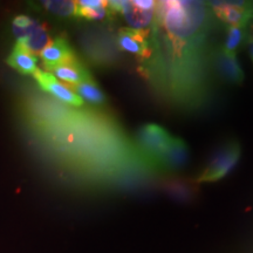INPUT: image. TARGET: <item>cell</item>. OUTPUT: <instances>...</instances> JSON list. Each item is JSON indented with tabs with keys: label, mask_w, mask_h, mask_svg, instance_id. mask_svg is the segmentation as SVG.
I'll return each instance as SVG.
<instances>
[{
	"label": "cell",
	"mask_w": 253,
	"mask_h": 253,
	"mask_svg": "<svg viewBox=\"0 0 253 253\" xmlns=\"http://www.w3.org/2000/svg\"><path fill=\"white\" fill-rule=\"evenodd\" d=\"M244 43H246V26L227 27L225 41H224V45L221 48L225 50V52L237 54L238 49L244 45Z\"/></svg>",
	"instance_id": "cell-15"
},
{
	"label": "cell",
	"mask_w": 253,
	"mask_h": 253,
	"mask_svg": "<svg viewBox=\"0 0 253 253\" xmlns=\"http://www.w3.org/2000/svg\"><path fill=\"white\" fill-rule=\"evenodd\" d=\"M78 5L84 8L106 7L107 1H104V0H80V1H78Z\"/></svg>",
	"instance_id": "cell-18"
},
{
	"label": "cell",
	"mask_w": 253,
	"mask_h": 253,
	"mask_svg": "<svg viewBox=\"0 0 253 253\" xmlns=\"http://www.w3.org/2000/svg\"><path fill=\"white\" fill-rule=\"evenodd\" d=\"M147 32L125 27L119 31L118 45L120 48L138 59H148L151 54Z\"/></svg>",
	"instance_id": "cell-9"
},
{
	"label": "cell",
	"mask_w": 253,
	"mask_h": 253,
	"mask_svg": "<svg viewBox=\"0 0 253 253\" xmlns=\"http://www.w3.org/2000/svg\"><path fill=\"white\" fill-rule=\"evenodd\" d=\"M40 59L46 72L50 73L59 66L77 59V55L66 38L58 37L41 52Z\"/></svg>",
	"instance_id": "cell-7"
},
{
	"label": "cell",
	"mask_w": 253,
	"mask_h": 253,
	"mask_svg": "<svg viewBox=\"0 0 253 253\" xmlns=\"http://www.w3.org/2000/svg\"><path fill=\"white\" fill-rule=\"evenodd\" d=\"M253 42V20L246 26V43Z\"/></svg>",
	"instance_id": "cell-20"
},
{
	"label": "cell",
	"mask_w": 253,
	"mask_h": 253,
	"mask_svg": "<svg viewBox=\"0 0 253 253\" xmlns=\"http://www.w3.org/2000/svg\"><path fill=\"white\" fill-rule=\"evenodd\" d=\"M41 5L49 13L58 15V17H77V1H72V0H47V1H41Z\"/></svg>",
	"instance_id": "cell-14"
},
{
	"label": "cell",
	"mask_w": 253,
	"mask_h": 253,
	"mask_svg": "<svg viewBox=\"0 0 253 253\" xmlns=\"http://www.w3.org/2000/svg\"><path fill=\"white\" fill-rule=\"evenodd\" d=\"M249 46V53H250V58L252 60V63H253V42H250L248 43Z\"/></svg>",
	"instance_id": "cell-21"
},
{
	"label": "cell",
	"mask_w": 253,
	"mask_h": 253,
	"mask_svg": "<svg viewBox=\"0 0 253 253\" xmlns=\"http://www.w3.org/2000/svg\"><path fill=\"white\" fill-rule=\"evenodd\" d=\"M6 63L23 75H33L39 69L37 56L31 54L20 43H15L11 54L6 59Z\"/></svg>",
	"instance_id": "cell-12"
},
{
	"label": "cell",
	"mask_w": 253,
	"mask_h": 253,
	"mask_svg": "<svg viewBox=\"0 0 253 253\" xmlns=\"http://www.w3.org/2000/svg\"><path fill=\"white\" fill-rule=\"evenodd\" d=\"M242 148L237 141H229L217 149L204 169L196 177V183H213L224 178L239 162Z\"/></svg>",
	"instance_id": "cell-2"
},
{
	"label": "cell",
	"mask_w": 253,
	"mask_h": 253,
	"mask_svg": "<svg viewBox=\"0 0 253 253\" xmlns=\"http://www.w3.org/2000/svg\"><path fill=\"white\" fill-rule=\"evenodd\" d=\"M33 78L37 81V84H39L41 89L53 95L56 99L61 100L68 104H72L74 107H81L84 104V100L80 96H78L67 86H65L61 82L56 80L50 73L38 69L33 74Z\"/></svg>",
	"instance_id": "cell-8"
},
{
	"label": "cell",
	"mask_w": 253,
	"mask_h": 253,
	"mask_svg": "<svg viewBox=\"0 0 253 253\" xmlns=\"http://www.w3.org/2000/svg\"><path fill=\"white\" fill-rule=\"evenodd\" d=\"M52 42L48 28L46 24H40L34 20V23L27 28V37L20 45L28 50L34 56L40 55L41 52ZM18 43V42H17Z\"/></svg>",
	"instance_id": "cell-11"
},
{
	"label": "cell",
	"mask_w": 253,
	"mask_h": 253,
	"mask_svg": "<svg viewBox=\"0 0 253 253\" xmlns=\"http://www.w3.org/2000/svg\"><path fill=\"white\" fill-rule=\"evenodd\" d=\"M157 21L171 38L177 49L204 27L208 18L207 2L192 0H168L156 2Z\"/></svg>",
	"instance_id": "cell-1"
},
{
	"label": "cell",
	"mask_w": 253,
	"mask_h": 253,
	"mask_svg": "<svg viewBox=\"0 0 253 253\" xmlns=\"http://www.w3.org/2000/svg\"><path fill=\"white\" fill-rule=\"evenodd\" d=\"M214 14L230 26L245 27L253 20V2L250 1H210L207 2Z\"/></svg>",
	"instance_id": "cell-4"
},
{
	"label": "cell",
	"mask_w": 253,
	"mask_h": 253,
	"mask_svg": "<svg viewBox=\"0 0 253 253\" xmlns=\"http://www.w3.org/2000/svg\"><path fill=\"white\" fill-rule=\"evenodd\" d=\"M132 2H134V5L137 6L138 8L147 9V11L154 9L156 7V1H153V0H135V1Z\"/></svg>",
	"instance_id": "cell-19"
},
{
	"label": "cell",
	"mask_w": 253,
	"mask_h": 253,
	"mask_svg": "<svg viewBox=\"0 0 253 253\" xmlns=\"http://www.w3.org/2000/svg\"><path fill=\"white\" fill-rule=\"evenodd\" d=\"M170 140H171V135L167 131V129L161 126L154 125V123L141 126L136 135V141H137L142 154L154 166Z\"/></svg>",
	"instance_id": "cell-3"
},
{
	"label": "cell",
	"mask_w": 253,
	"mask_h": 253,
	"mask_svg": "<svg viewBox=\"0 0 253 253\" xmlns=\"http://www.w3.org/2000/svg\"><path fill=\"white\" fill-rule=\"evenodd\" d=\"M189 161V148L182 138L173 137L161 154L160 158L155 164L158 169L166 172H176L183 169Z\"/></svg>",
	"instance_id": "cell-5"
},
{
	"label": "cell",
	"mask_w": 253,
	"mask_h": 253,
	"mask_svg": "<svg viewBox=\"0 0 253 253\" xmlns=\"http://www.w3.org/2000/svg\"><path fill=\"white\" fill-rule=\"evenodd\" d=\"M72 89H74V93L80 96L81 99H84L87 102L91 104H96V106H100V104L106 103L107 97L106 95L103 94V91L100 89V87L95 84L94 79L93 80L82 82V84H78V86L73 87Z\"/></svg>",
	"instance_id": "cell-13"
},
{
	"label": "cell",
	"mask_w": 253,
	"mask_h": 253,
	"mask_svg": "<svg viewBox=\"0 0 253 253\" xmlns=\"http://www.w3.org/2000/svg\"><path fill=\"white\" fill-rule=\"evenodd\" d=\"M212 63L221 80L235 86H239L244 82L245 74L237 60V54H232L225 52L223 48H219L213 52Z\"/></svg>",
	"instance_id": "cell-6"
},
{
	"label": "cell",
	"mask_w": 253,
	"mask_h": 253,
	"mask_svg": "<svg viewBox=\"0 0 253 253\" xmlns=\"http://www.w3.org/2000/svg\"><path fill=\"white\" fill-rule=\"evenodd\" d=\"M34 23V20L27 15H18L13 19V25L12 26L19 27V28H28L32 24Z\"/></svg>",
	"instance_id": "cell-17"
},
{
	"label": "cell",
	"mask_w": 253,
	"mask_h": 253,
	"mask_svg": "<svg viewBox=\"0 0 253 253\" xmlns=\"http://www.w3.org/2000/svg\"><path fill=\"white\" fill-rule=\"evenodd\" d=\"M52 73L54 74L53 77L61 80L65 84V86H67L69 89L82 84V82L93 80L90 73L84 67V63L79 61L78 58L54 68Z\"/></svg>",
	"instance_id": "cell-10"
},
{
	"label": "cell",
	"mask_w": 253,
	"mask_h": 253,
	"mask_svg": "<svg viewBox=\"0 0 253 253\" xmlns=\"http://www.w3.org/2000/svg\"><path fill=\"white\" fill-rule=\"evenodd\" d=\"M78 5V1H77ZM110 13L108 12V8L106 7H97V8H84L80 7L78 5L77 7V17L87 19L90 21H101L106 19Z\"/></svg>",
	"instance_id": "cell-16"
}]
</instances>
